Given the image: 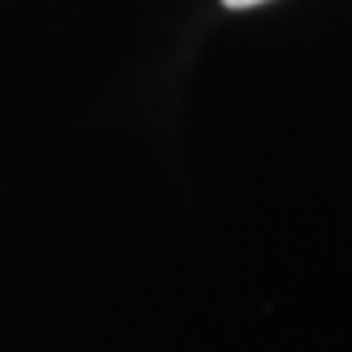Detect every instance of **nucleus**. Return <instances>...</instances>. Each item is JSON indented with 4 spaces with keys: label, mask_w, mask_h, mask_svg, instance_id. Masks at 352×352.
Returning a JSON list of instances; mask_svg holds the SVG:
<instances>
[{
    "label": "nucleus",
    "mask_w": 352,
    "mask_h": 352,
    "mask_svg": "<svg viewBox=\"0 0 352 352\" xmlns=\"http://www.w3.org/2000/svg\"><path fill=\"white\" fill-rule=\"evenodd\" d=\"M227 8H254V4H266V0H223Z\"/></svg>",
    "instance_id": "nucleus-1"
}]
</instances>
